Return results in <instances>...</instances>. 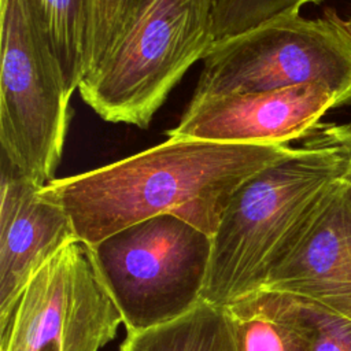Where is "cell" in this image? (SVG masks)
I'll return each mask as SVG.
<instances>
[{
    "mask_svg": "<svg viewBox=\"0 0 351 351\" xmlns=\"http://www.w3.org/2000/svg\"><path fill=\"white\" fill-rule=\"evenodd\" d=\"M293 151L289 144L167 137L103 167L53 178L41 195L66 211L86 245L158 215H174L213 237L234 192Z\"/></svg>",
    "mask_w": 351,
    "mask_h": 351,
    "instance_id": "6da1fadb",
    "label": "cell"
},
{
    "mask_svg": "<svg viewBox=\"0 0 351 351\" xmlns=\"http://www.w3.org/2000/svg\"><path fill=\"white\" fill-rule=\"evenodd\" d=\"M350 166L339 123H318L288 158L245 181L214 233L202 300L223 307L263 288L317 199Z\"/></svg>",
    "mask_w": 351,
    "mask_h": 351,
    "instance_id": "7a4b0ae2",
    "label": "cell"
},
{
    "mask_svg": "<svg viewBox=\"0 0 351 351\" xmlns=\"http://www.w3.org/2000/svg\"><path fill=\"white\" fill-rule=\"evenodd\" d=\"M217 0H130L104 60L78 86L101 119L148 128L214 41Z\"/></svg>",
    "mask_w": 351,
    "mask_h": 351,
    "instance_id": "3957f363",
    "label": "cell"
},
{
    "mask_svg": "<svg viewBox=\"0 0 351 351\" xmlns=\"http://www.w3.org/2000/svg\"><path fill=\"white\" fill-rule=\"evenodd\" d=\"M211 244L196 226L158 215L89 245L126 332L170 322L202 300Z\"/></svg>",
    "mask_w": 351,
    "mask_h": 351,
    "instance_id": "277c9868",
    "label": "cell"
},
{
    "mask_svg": "<svg viewBox=\"0 0 351 351\" xmlns=\"http://www.w3.org/2000/svg\"><path fill=\"white\" fill-rule=\"evenodd\" d=\"M324 84L339 107L351 104V34L333 11L324 18H278L215 41L191 103L213 96Z\"/></svg>",
    "mask_w": 351,
    "mask_h": 351,
    "instance_id": "5b68a950",
    "label": "cell"
},
{
    "mask_svg": "<svg viewBox=\"0 0 351 351\" xmlns=\"http://www.w3.org/2000/svg\"><path fill=\"white\" fill-rule=\"evenodd\" d=\"M0 18L1 155L45 185L62 159L71 95L33 0H0Z\"/></svg>",
    "mask_w": 351,
    "mask_h": 351,
    "instance_id": "8992f818",
    "label": "cell"
},
{
    "mask_svg": "<svg viewBox=\"0 0 351 351\" xmlns=\"http://www.w3.org/2000/svg\"><path fill=\"white\" fill-rule=\"evenodd\" d=\"M121 324L89 245L74 239L32 276L0 322V351H100Z\"/></svg>",
    "mask_w": 351,
    "mask_h": 351,
    "instance_id": "52a82bcc",
    "label": "cell"
},
{
    "mask_svg": "<svg viewBox=\"0 0 351 351\" xmlns=\"http://www.w3.org/2000/svg\"><path fill=\"white\" fill-rule=\"evenodd\" d=\"M265 289L311 300L351 319V174L335 180L304 217Z\"/></svg>",
    "mask_w": 351,
    "mask_h": 351,
    "instance_id": "ba28073f",
    "label": "cell"
},
{
    "mask_svg": "<svg viewBox=\"0 0 351 351\" xmlns=\"http://www.w3.org/2000/svg\"><path fill=\"white\" fill-rule=\"evenodd\" d=\"M339 107L324 84L213 96L188 104L167 137L234 144H289L304 138L328 110Z\"/></svg>",
    "mask_w": 351,
    "mask_h": 351,
    "instance_id": "9c48e42d",
    "label": "cell"
},
{
    "mask_svg": "<svg viewBox=\"0 0 351 351\" xmlns=\"http://www.w3.org/2000/svg\"><path fill=\"white\" fill-rule=\"evenodd\" d=\"M43 186L1 155L0 322L32 276L77 239L69 215L41 195Z\"/></svg>",
    "mask_w": 351,
    "mask_h": 351,
    "instance_id": "30bf717a",
    "label": "cell"
},
{
    "mask_svg": "<svg viewBox=\"0 0 351 351\" xmlns=\"http://www.w3.org/2000/svg\"><path fill=\"white\" fill-rule=\"evenodd\" d=\"M223 308L237 351L310 350V328L296 296L262 288Z\"/></svg>",
    "mask_w": 351,
    "mask_h": 351,
    "instance_id": "8fae6325",
    "label": "cell"
},
{
    "mask_svg": "<svg viewBox=\"0 0 351 351\" xmlns=\"http://www.w3.org/2000/svg\"><path fill=\"white\" fill-rule=\"evenodd\" d=\"M118 351H237L223 307L200 300L186 314L138 332H126Z\"/></svg>",
    "mask_w": 351,
    "mask_h": 351,
    "instance_id": "7c38bea8",
    "label": "cell"
},
{
    "mask_svg": "<svg viewBox=\"0 0 351 351\" xmlns=\"http://www.w3.org/2000/svg\"><path fill=\"white\" fill-rule=\"evenodd\" d=\"M70 95L86 74L92 0H33Z\"/></svg>",
    "mask_w": 351,
    "mask_h": 351,
    "instance_id": "4fadbf2b",
    "label": "cell"
},
{
    "mask_svg": "<svg viewBox=\"0 0 351 351\" xmlns=\"http://www.w3.org/2000/svg\"><path fill=\"white\" fill-rule=\"evenodd\" d=\"M322 0H217L214 10V41H221L266 22L298 15L306 4Z\"/></svg>",
    "mask_w": 351,
    "mask_h": 351,
    "instance_id": "5bb4252c",
    "label": "cell"
},
{
    "mask_svg": "<svg viewBox=\"0 0 351 351\" xmlns=\"http://www.w3.org/2000/svg\"><path fill=\"white\" fill-rule=\"evenodd\" d=\"M129 1L130 0H92L85 75L90 74L112 48Z\"/></svg>",
    "mask_w": 351,
    "mask_h": 351,
    "instance_id": "9a60e30c",
    "label": "cell"
},
{
    "mask_svg": "<svg viewBox=\"0 0 351 351\" xmlns=\"http://www.w3.org/2000/svg\"><path fill=\"white\" fill-rule=\"evenodd\" d=\"M299 299L310 328L308 351H351V319L311 300Z\"/></svg>",
    "mask_w": 351,
    "mask_h": 351,
    "instance_id": "2e32d148",
    "label": "cell"
},
{
    "mask_svg": "<svg viewBox=\"0 0 351 351\" xmlns=\"http://www.w3.org/2000/svg\"><path fill=\"white\" fill-rule=\"evenodd\" d=\"M339 133H340V138L347 149L348 158H350V166H348V173L351 174V123H343L339 125Z\"/></svg>",
    "mask_w": 351,
    "mask_h": 351,
    "instance_id": "e0dca14e",
    "label": "cell"
},
{
    "mask_svg": "<svg viewBox=\"0 0 351 351\" xmlns=\"http://www.w3.org/2000/svg\"><path fill=\"white\" fill-rule=\"evenodd\" d=\"M341 23H343V26L346 27V30L351 34V18L347 19V21H341Z\"/></svg>",
    "mask_w": 351,
    "mask_h": 351,
    "instance_id": "ac0fdd59",
    "label": "cell"
}]
</instances>
